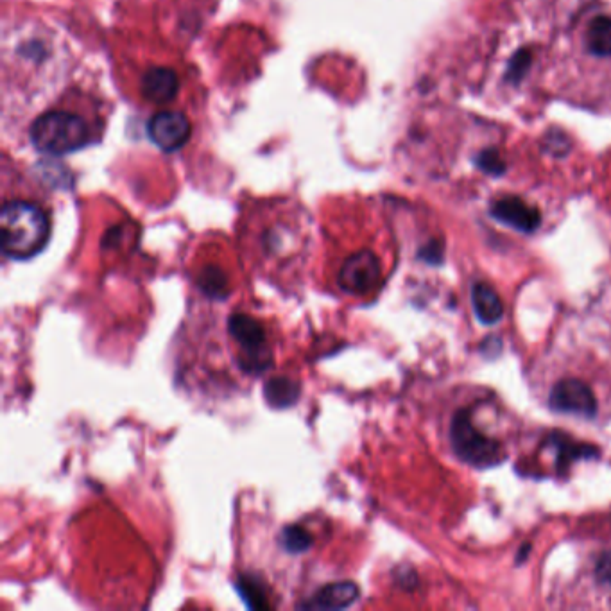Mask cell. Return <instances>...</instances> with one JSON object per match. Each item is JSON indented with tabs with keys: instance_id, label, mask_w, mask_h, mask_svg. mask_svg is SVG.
<instances>
[{
	"instance_id": "6da1fadb",
	"label": "cell",
	"mask_w": 611,
	"mask_h": 611,
	"mask_svg": "<svg viewBox=\"0 0 611 611\" xmlns=\"http://www.w3.org/2000/svg\"><path fill=\"white\" fill-rule=\"evenodd\" d=\"M246 233L266 262H291L300 259L309 246V214L289 201L266 203L248 217Z\"/></svg>"
},
{
	"instance_id": "7a4b0ae2",
	"label": "cell",
	"mask_w": 611,
	"mask_h": 611,
	"mask_svg": "<svg viewBox=\"0 0 611 611\" xmlns=\"http://www.w3.org/2000/svg\"><path fill=\"white\" fill-rule=\"evenodd\" d=\"M97 128V121L88 117L78 103H58L31 122L29 140L45 155H69L88 146Z\"/></svg>"
},
{
	"instance_id": "3957f363",
	"label": "cell",
	"mask_w": 611,
	"mask_h": 611,
	"mask_svg": "<svg viewBox=\"0 0 611 611\" xmlns=\"http://www.w3.org/2000/svg\"><path fill=\"white\" fill-rule=\"evenodd\" d=\"M2 253L27 260L44 250L51 237V219L44 208L26 199L6 201L0 212Z\"/></svg>"
},
{
	"instance_id": "277c9868",
	"label": "cell",
	"mask_w": 611,
	"mask_h": 611,
	"mask_svg": "<svg viewBox=\"0 0 611 611\" xmlns=\"http://www.w3.org/2000/svg\"><path fill=\"white\" fill-rule=\"evenodd\" d=\"M133 92L149 108L160 110H178L173 108L178 103L183 90V76L180 69L171 61H146L144 67L133 74Z\"/></svg>"
},
{
	"instance_id": "5b68a950",
	"label": "cell",
	"mask_w": 611,
	"mask_h": 611,
	"mask_svg": "<svg viewBox=\"0 0 611 611\" xmlns=\"http://www.w3.org/2000/svg\"><path fill=\"white\" fill-rule=\"evenodd\" d=\"M450 438L457 456L468 465L486 468V466L499 465L504 459V450L500 447L499 441L488 438L479 429H475L470 413L466 411H459L454 416Z\"/></svg>"
},
{
	"instance_id": "8992f818",
	"label": "cell",
	"mask_w": 611,
	"mask_h": 611,
	"mask_svg": "<svg viewBox=\"0 0 611 611\" xmlns=\"http://www.w3.org/2000/svg\"><path fill=\"white\" fill-rule=\"evenodd\" d=\"M230 332L235 345L239 346L242 368L250 371L266 370L273 357L266 330L259 321L250 316H233L230 321Z\"/></svg>"
},
{
	"instance_id": "52a82bcc",
	"label": "cell",
	"mask_w": 611,
	"mask_h": 611,
	"mask_svg": "<svg viewBox=\"0 0 611 611\" xmlns=\"http://www.w3.org/2000/svg\"><path fill=\"white\" fill-rule=\"evenodd\" d=\"M382 278L380 260L373 251L362 250L346 257L339 269L337 284L341 291L353 296H364L377 289Z\"/></svg>"
},
{
	"instance_id": "ba28073f",
	"label": "cell",
	"mask_w": 611,
	"mask_h": 611,
	"mask_svg": "<svg viewBox=\"0 0 611 611\" xmlns=\"http://www.w3.org/2000/svg\"><path fill=\"white\" fill-rule=\"evenodd\" d=\"M192 135V122L181 110H160L147 121V137L167 153L185 146Z\"/></svg>"
},
{
	"instance_id": "9c48e42d",
	"label": "cell",
	"mask_w": 611,
	"mask_h": 611,
	"mask_svg": "<svg viewBox=\"0 0 611 611\" xmlns=\"http://www.w3.org/2000/svg\"><path fill=\"white\" fill-rule=\"evenodd\" d=\"M551 407L560 413L592 418L597 413V398L590 386L581 380H560L552 388Z\"/></svg>"
},
{
	"instance_id": "30bf717a",
	"label": "cell",
	"mask_w": 611,
	"mask_h": 611,
	"mask_svg": "<svg viewBox=\"0 0 611 611\" xmlns=\"http://www.w3.org/2000/svg\"><path fill=\"white\" fill-rule=\"evenodd\" d=\"M491 216L499 219L500 223L508 224L518 232L531 233L542 223V214L536 207L525 203L517 196L497 199L491 205Z\"/></svg>"
},
{
	"instance_id": "8fae6325",
	"label": "cell",
	"mask_w": 611,
	"mask_h": 611,
	"mask_svg": "<svg viewBox=\"0 0 611 611\" xmlns=\"http://www.w3.org/2000/svg\"><path fill=\"white\" fill-rule=\"evenodd\" d=\"M357 595H359V588L353 583H334V585L323 586L305 606L318 608V610L346 608L357 599Z\"/></svg>"
},
{
	"instance_id": "7c38bea8",
	"label": "cell",
	"mask_w": 611,
	"mask_h": 611,
	"mask_svg": "<svg viewBox=\"0 0 611 611\" xmlns=\"http://www.w3.org/2000/svg\"><path fill=\"white\" fill-rule=\"evenodd\" d=\"M472 302H474L475 314L486 325H495L504 316V303L500 300L499 293L490 284L474 285L472 289Z\"/></svg>"
},
{
	"instance_id": "4fadbf2b",
	"label": "cell",
	"mask_w": 611,
	"mask_h": 611,
	"mask_svg": "<svg viewBox=\"0 0 611 611\" xmlns=\"http://www.w3.org/2000/svg\"><path fill=\"white\" fill-rule=\"evenodd\" d=\"M585 42L588 51L595 56H611V15H599L590 22L586 29Z\"/></svg>"
},
{
	"instance_id": "5bb4252c",
	"label": "cell",
	"mask_w": 611,
	"mask_h": 611,
	"mask_svg": "<svg viewBox=\"0 0 611 611\" xmlns=\"http://www.w3.org/2000/svg\"><path fill=\"white\" fill-rule=\"evenodd\" d=\"M595 576L601 585L611 586V551L604 552L597 560Z\"/></svg>"
},
{
	"instance_id": "9a60e30c",
	"label": "cell",
	"mask_w": 611,
	"mask_h": 611,
	"mask_svg": "<svg viewBox=\"0 0 611 611\" xmlns=\"http://www.w3.org/2000/svg\"><path fill=\"white\" fill-rule=\"evenodd\" d=\"M481 167L484 171H488L491 174H499L504 171V165H502L499 156L495 155V153H482Z\"/></svg>"
}]
</instances>
